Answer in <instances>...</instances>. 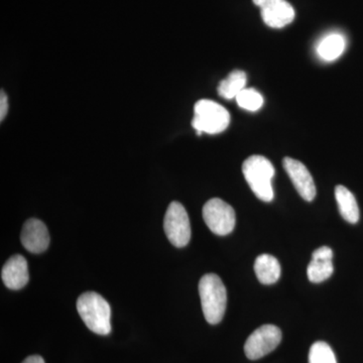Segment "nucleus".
<instances>
[{"instance_id":"f257e3e1","label":"nucleus","mask_w":363,"mask_h":363,"mask_svg":"<svg viewBox=\"0 0 363 363\" xmlns=\"http://www.w3.org/2000/svg\"><path fill=\"white\" fill-rule=\"evenodd\" d=\"M77 310L81 319L93 333L104 336L111 333V305L99 294H82L77 300Z\"/></svg>"},{"instance_id":"f03ea898","label":"nucleus","mask_w":363,"mask_h":363,"mask_svg":"<svg viewBox=\"0 0 363 363\" xmlns=\"http://www.w3.org/2000/svg\"><path fill=\"white\" fill-rule=\"evenodd\" d=\"M203 314L208 323H220L225 314L227 304L226 288L217 274H207L199 283Z\"/></svg>"},{"instance_id":"7ed1b4c3","label":"nucleus","mask_w":363,"mask_h":363,"mask_svg":"<svg viewBox=\"0 0 363 363\" xmlns=\"http://www.w3.org/2000/svg\"><path fill=\"white\" fill-rule=\"evenodd\" d=\"M242 173L253 194L264 202L274 200L272 178L274 168L269 160L262 156L247 157L242 164Z\"/></svg>"},{"instance_id":"20e7f679","label":"nucleus","mask_w":363,"mask_h":363,"mask_svg":"<svg viewBox=\"0 0 363 363\" xmlns=\"http://www.w3.org/2000/svg\"><path fill=\"white\" fill-rule=\"evenodd\" d=\"M230 123V114L222 105L209 99L196 102L192 126L198 135L202 133L217 135L226 130Z\"/></svg>"},{"instance_id":"39448f33","label":"nucleus","mask_w":363,"mask_h":363,"mask_svg":"<svg viewBox=\"0 0 363 363\" xmlns=\"http://www.w3.org/2000/svg\"><path fill=\"white\" fill-rule=\"evenodd\" d=\"M167 238L174 247H185L191 240V224L187 211L181 203L174 201L169 205L164 219Z\"/></svg>"},{"instance_id":"423d86ee","label":"nucleus","mask_w":363,"mask_h":363,"mask_svg":"<svg viewBox=\"0 0 363 363\" xmlns=\"http://www.w3.org/2000/svg\"><path fill=\"white\" fill-rule=\"evenodd\" d=\"M202 214L205 223L216 235H227L233 233L235 227V211L230 205L219 198H213L205 203Z\"/></svg>"},{"instance_id":"0eeeda50","label":"nucleus","mask_w":363,"mask_h":363,"mask_svg":"<svg viewBox=\"0 0 363 363\" xmlns=\"http://www.w3.org/2000/svg\"><path fill=\"white\" fill-rule=\"evenodd\" d=\"M281 331L274 325L267 324L253 331L245 345V352L250 360L266 357L278 347Z\"/></svg>"},{"instance_id":"6e6552de","label":"nucleus","mask_w":363,"mask_h":363,"mask_svg":"<svg viewBox=\"0 0 363 363\" xmlns=\"http://www.w3.org/2000/svg\"><path fill=\"white\" fill-rule=\"evenodd\" d=\"M260 9L262 21L272 28L290 25L295 18V9L286 0H252Z\"/></svg>"},{"instance_id":"1a4fd4ad","label":"nucleus","mask_w":363,"mask_h":363,"mask_svg":"<svg viewBox=\"0 0 363 363\" xmlns=\"http://www.w3.org/2000/svg\"><path fill=\"white\" fill-rule=\"evenodd\" d=\"M283 166L301 197L306 201L312 202L316 197V186L307 167L292 157H285Z\"/></svg>"},{"instance_id":"9d476101","label":"nucleus","mask_w":363,"mask_h":363,"mask_svg":"<svg viewBox=\"0 0 363 363\" xmlns=\"http://www.w3.org/2000/svg\"><path fill=\"white\" fill-rule=\"evenodd\" d=\"M21 240L23 247L28 252L42 253L49 247V231H48L47 226L39 219H28L23 224Z\"/></svg>"},{"instance_id":"9b49d317","label":"nucleus","mask_w":363,"mask_h":363,"mask_svg":"<svg viewBox=\"0 0 363 363\" xmlns=\"http://www.w3.org/2000/svg\"><path fill=\"white\" fill-rule=\"evenodd\" d=\"M1 279L6 288L11 290H21L28 284V266L25 257L16 255L7 260L2 267Z\"/></svg>"},{"instance_id":"f8f14e48","label":"nucleus","mask_w":363,"mask_h":363,"mask_svg":"<svg viewBox=\"0 0 363 363\" xmlns=\"http://www.w3.org/2000/svg\"><path fill=\"white\" fill-rule=\"evenodd\" d=\"M255 272L262 285H272L281 278V264L271 255H262L255 262Z\"/></svg>"},{"instance_id":"ddd939ff","label":"nucleus","mask_w":363,"mask_h":363,"mask_svg":"<svg viewBox=\"0 0 363 363\" xmlns=\"http://www.w3.org/2000/svg\"><path fill=\"white\" fill-rule=\"evenodd\" d=\"M335 198L344 220L351 224L357 223L359 220V208L354 195L347 188L338 185L335 188Z\"/></svg>"},{"instance_id":"4468645a","label":"nucleus","mask_w":363,"mask_h":363,"mask_svg":"<svg viewBox=\"0 0 363 363\" xmlns=\"http://www.w3.org/2000/svg\"><path fill=\"white\" fill-rule=\"evenodd\" d=\"M346 40L340 33H330L319 43L317 52L324 61L331 62L338 59L345 51Z\"/></svg>"},{"instance_id":"2eb2a0df","label":"nucleus","mask_w":363,"mask_h":363,"mask_svg":"<svg viewBox=\"0 0 363 363\" xmlns=\"http://www.w3.org/2000/svg\"><path fill=\"white\" fill-rule=\"evenodd\" d=\"M247 81V74L245 72L234 70L219 83L217 92L225 99H233L245 89Z\"/></svg>"},{"instance_id":"dca6fc26","label":"nucleus","mask_w":363,"mask_h":363,"mask_svg":"<svg viewBox=\"0 0 363 363\" xmlns=\"http://www.w3.org/2000/svg\"><path fill=\"white\" fill-rule=\"evenodd\" d=\"M334 272L332 260L312 259L307 267V276L310 281L315 284L322 283L332 276Z\"/></svg>"},{"instance_id":"f3484780","label":"nucleus","mask_w":363,"mask_h":363,"mask_svg":"<svg viewBox=\"0 0 363 363\" xmlns=\"http://www.w3.org/2000/svg\"><path fill=\"white\" fill-rule=\"evenodd\" d=\"M235 99L241 108L248 111H257L264 104V97L253 88H245Z\"/></svg>"},{"instance_id":"a211bd4d","label":"nucleus","mask_w":363,"mask_h":363,"mask_svg":"<svg viewBox=\"0 0 363 363\" xmlns=\"http://www.w3.org/2000/svg\"><path fill=\"white\" fill-rule=\"evenodd\" d=\"M309 363H337V360L328 344L317 341L310 348Z\"/></svg>"},{"instance_id":"6ab92c4d","label":"nucleus","mask_w":363,"mask_h":363,"mask_svg":"<svg viewBox=\"0 0 363 363\" xmlns=\"http://www.w3.org/2000/svg\"><path fill=\"white\" fill-rule=\"evenodd\" d=\"M333 259V252L330 247H322L315 250L312 255V259L317 260H332Z\"/></svg>"},{"instance_id":"aec40b11","label":"nucleus","mask_w":363,"mask_h":363,"mask_svg":"<svg viewBox=\"0 0 363 363\" xmlns=\"http://www.w3.org/2000/svg\"><path fill=\"white\" fill-rule=\"evenodd\" d=\"M7 111H9V100H7L6 92L1 90V93H0V121H4Z\"/></svg>"},{"instance_id":"412c9836","label":"nucleus","mask_w":363,"mask_h":363,"mask_svg":"<svg viewBox=\"0 0 363 363\" xmlns=\"http://www.w3.org/2000/svg\"><path fill=\"white\" fill-rule=\"evenodd\" d=\"M23 363H45V360L40 355H32V357L26 358Z\"/></svg>"}]
</instances>
